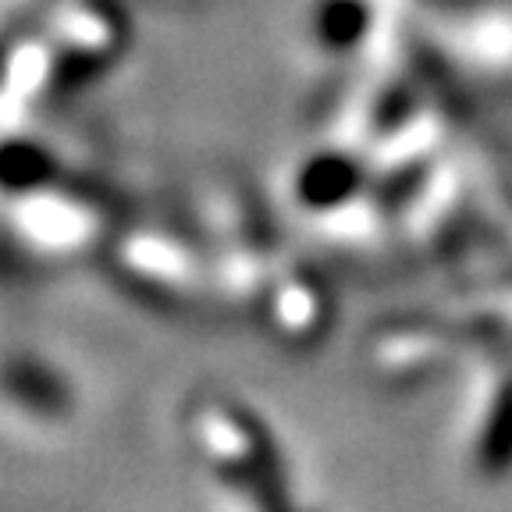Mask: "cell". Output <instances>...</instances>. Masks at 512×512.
Instances as JSON below:
<instances>
[{"label":"cell","mask_w":512,"mask_h":512,"mask_svg":"<svg viewBox=\"0 0 512 512\" xmlns=\"http://www.w3.org/2000/svg\"><path fill=\"white\" fill-rule=\"evenodd\" d=\"M185 441L221 491L288 488L281 448L264 420L228 395H196L185 409Z\"/></svg>","instance_id":"6da1fadb"},{"label":"cell","mask_w":512,"mask_h":512,"mask_svg":"<svg viewBox=\"0 0 512 512\" xmlns=\"http://www.w3.org/2000/svg\"><path fill=\"white\" fill-rule=\"evenodd\" d=\"M8 235L32 256L47 264L82 260L93 249L111 246V207L64 182H43L32 189L8 192Z\"/></svg>","instance_id":"7a4b0ae2"},{"label":"cell","mask_w":512,"mask_h":512,"mask_svg":"<svg viewBox=\"0 0 512 512\" xmlns=\"http://www.w3.org/2000/svg\"><path fill=\"white\" fill-rule=\"evenodd\" d=\"M107 256H111V271L153 303L192 306L203 296L214 299L210 260L171 228H160V224L121 228L114 232Z\"/></svg>","instance_id":"3957f363"},{"label":"cell","mask_w":512,"mask_h":512,"mask_svg":"<svg viewBox=\"0 0 512 512\" xmlns=\"http://www.w3.org/2000/svg\"><path fill=\"white\" fill-rule=\"evenodd\" d=\"M207 232H210V285L214 299L235 313L256 310L264 292L267 271H271V249L260 214L246 196L232 189L214 192L207 200Z\"/></svg>","instance_id":"277c9868"},{"label":"cell","mask_w":512,"mask_h":512,"mask_svg":"<svg viewBox=\"0 0 512 512\" xmlns=\"http://www.w3.org/2000/svg\"><path fill=\"white\" fill-rule=\"evenodd\" d=\"M395 200V232L402 246L424 256H448L470 235V217L477 210V182L463 160L438 157L424 175L402 185Z\"/></svg>","instance_id":"5b68a950"},{"label":"cell","mask_w":512,"mask_h":512,"mask_svg":"<svg viewBox=\"0 0 512 512\" xmlns=\"http://www.w3.org/2000/svg\"><path fill=\"white\" fill-rule=\"evenodd\" d=\"M256 317L264 320L267 335L288 349H313L331 331L328 288L310 264L281 242L271 249V271L256 303Z\"/></svg>","instance_id":"8992f818"},{"label":"cell","mask_w":512,"mask_h":512,"mask_svg":"<svg viewBox=\"0 0 512 512\" xmlns=\"http://www.w3.org/2000/svg\"><path fill=\"white\" fill-rule=\"evenodd\" d=\"M466 335L452 317H399L367 338V360L377 377L392 384L424 381L456 360Z\"/></svg>","instance_id":"52a82bcc"},{"label":"cell","mask_w":512,"mask_h":512,"mask_svg":"<svg viewBox=\"0 0 512 512\" xmlns=\"http://www.w3.org/2000/svg\"><path fill=\"white\" fill-rule=\"evenodd\" d=\"M470 463L488 480H502L512 473V360L502 349L491 352L480 374Z\"/></svg>","instance_id":"ba28073f"},{"label":"cell","mask_w":512,"mask_h":512,"mask_svg":"<svg viewBox=\"0 0 512 512\" xmlns=\"http://www.w3.org/2000/svg\"><path fill=\"white\" fill-rule=\"evenodd\" d=\"M367 182H374V178L363 168V160L356 157V150H345V146L331 143L324 150L310 153L296 168V175H292V203L310 221H317V217L356 200L360 192H367Z\"/></svg>","instance_id":"9c48e42d"},{"label":"cell","mask_w":512,"mask_h":512,"mask_svg":"<svg viewBox=\"0 0 512 512\" xmlns=\"http://www.w3.org/2000/svg\"><path fill=\"white\" fill-rule=\"evenodd\" d=\"M313 224H317L320 239L345 256H377L388 242L399 239L392 207L370 189L360 192L345 207L317 217Z\"/></svg>","instance_id":"30bf717a"},{"label":"cell","mask_w":512,"mask_h":512,"mask_svg":"<svg viewBox=\"0 0 512 512\" xmlns=\"http://www.w3.org/2000/svg\"><path fill=\"white\" fill-rule=\"evenodd\" d=\"M224 512H310L292 502L288 488H260V491H221Z\"/></svg>","instance_id":"8fae6325"}]
</instances>
